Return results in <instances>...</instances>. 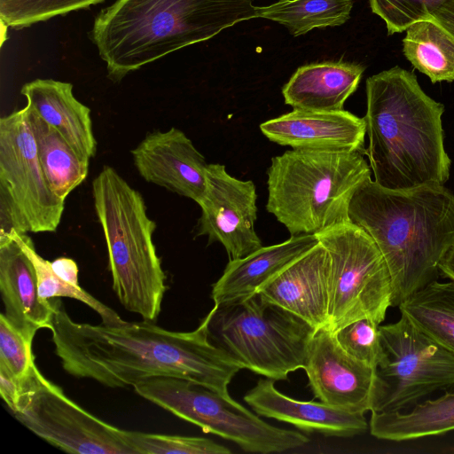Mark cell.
Returning a JSON list of instances; mask_svg holds the SVG:
<instances>
[{
	"label": "cell",
	"mask_w": 454,
	"mask_h": 454,
	"mask_svg": "<svg viewBox=\"0 0 454 454\" xmlns=\"http://www.w3.org/2000/svg\"><path fill=\"white\" fill-rule=\"evenodd\" d=\"M445 389L441 396L417 403L408 411L372 412L371 434L401 442L454 430V384Z\"/></svg>",
	"instance_id": "cell-23"
},
{
	"label": "cell",
	"mask_w": 454,
	"mask_h": 454,
	"mask_svg": "<svg viewBox=\"0 0 454 454\" xmlns=\"http://www.w3.org/2000/svg\"><path fill=\"white\" fill-rule=\"evenodd\" d=\"M13 416L34 434L72 454H135L127 430L121 429L82 409L37 366L23 380Z\"/></svg>",
	"instance_id": "cell-12"
},
{
	"label": "cell",
	"mask_w": 454,
	"mask_h": 454,
	"mask_svg": "<svg viewBox=\"0 0 454 454\" xmlns=\"http://www.w3.org/2000/svg\"><path fill=\"white\" fill-rule=\"evenodd\" d=\"M352 7V0H282L256 6L255 17L278 22L298 36L314 28L344 24L350 18Z\"/></svg>",
	"instance_id": "cell-27"
},
{
	"label": "cell",
	"mask_w": 454,
	"mask_h": 454,
	"mask_svg": "<svg viewBox=\"0 0 454 454\" xmlns=\"http://www.w3.org/2000/svg\"><path fill=\"white\" fill-rule=\"evenodd\" d=\"M429 20L441 25L454 38V0H446Z\"/></svg>",
	"instance_id": "cell-36"
},
{
	"label": "cell",
	"mask_w": 454,
	"mask_h": 454,
	"mask_svg": "<svg viewBox=\"0 0 454 454\" xmlns=\"http://www.w3.org/2000/svg\"><path fill=\"white\" fill-rule=\"evenodd\" d=\"M139 175L199 203L207 188L208 164L192 140L179 129L149 133L131 151Z\"/></svg>",
	"instance_id": "cell-15"
},
{
	"label": "cell",
	"mask_w": 454,
	"mask_h": 454,
	"mask_svg": "<svg viewBox=\"0 0 454 454\" xmlns=\"http://www.w3.org/2000/svg\"><path fill=\"white\" fill-rule=\"evenodd\" d=\"M348 217L386 261L391 307L436 280L440 262L454 245V194L443 185L395 191L369 178L354 193Z\"/></svg>",
	"instance_id": "cell-2"
},
{
	"label": "cell",
	"mask_w": 454,
	"mask_h": 454,
	"mask_svg": "<svg viewBox=\"0 0 454 454\" xmlns=\"http://www.w3.org/2000/svg\"><path fill=\"white\" fill-rule=\"evenodd\" d=\"M92 195L113 289L127 310L155 322L167 289L153 241L156 223L147 215L142 195L110 166H104L93 180Z\"/></svg>",
	"instance_id": "cell-6"
},
{
	"label": "cell",
	"mask_w": 454,
	"mask_h": 454,
	"mask_svg": "<svg viewBox=\"0 0 454 454\" xmlns=\"http://www.w3.org/2000/svg\"><path fill=\"white\" fill-rule=\"evenodd\" d=\"M253 0H116L96 17L90 36L108 76L129 73L222 30L256 18Z\"/></svg>",
	"instance_id": "cell-4"
},
{
	"label": "cell",
	"mask_w": 454,
	"mask_h": 454,
	"mask_svg": "<svg viewBox=\"0 0 454 454\" xmlns=\"http://www.w3.org/2000/svg\"><path fill=\"white\" fill-rule=\"evenodd\" d=\"M364 71L360 64L342 61L300 67L282 88L285 103L297 110L341 111Z\"/></svg>",
	"instance_id": "cell-22"
},
{
	"label": "cell",
	"mask_w": 454,
	"mask_h": 454,
	"mask_svg": "<svg viewBox=\"0 0 454 454\" xmlns=\"http://www.w3.org/2000/svg\"><path fill=\"white\" fill-rule=\"evenodd\" d=\"M446 0H369L372 12L385 21L388 35L405 31L429 20Z\"/></svg>",
	"instance_id": "cell-31"
},
{
	"label": "cell",
	"mask_w": 454,
	"mask_h": 454,
	"mask_svg": "<svg viewBox=\"0 0 454 454\" xmlns=\"http://www.w3.org/2000/svg\"><path fill=\"white\" fill-rule=\"evenodd\" d=\"M23 380L17 378L0 364V394L12 412L17 410L22 392Z\"/></svg>",
	"instance_id": "cell-34"
},
{
	"label": "cell",
	"mask_w": 454,
	"mask_h": 454,
	"mask_svg": "<svg viewBox=\"0 0 454 454\" xmlns=\"http://www.w3.org/2000/svg\"><path fill=\"white\" fill-rule=\"evenodd\" d=\"M27 105L45 122L58 130L83 158L97 152L90 108L73 93L70 82L53 79H35L20 90Z\"/></svg>",
	"instance_id": "cell-21"
},
{
	"label": "cell",
	"mask_w": 454,
	"mask_h": 454,
	"mask_svg": "<svg viewBox=\"0 0 454 454\" xmlns=\"http://www.w3.org/2000/svg\"><path fill=\"white\" fill-rule=\"evenodd\" d=\"M403 39V51L413 67L433 83L454 81V38L433 20L411 25Z\"/></svg>",
	"instance_id": "cell-25"
},
{
	"label": "cell",
	"mask_w": 454,
	"mask_h": 454,
	"mask_svg": "<svg viewBox=\"0 0 454 454\" xmlns=\"http://www.w3.org/2000/svg\"><path fill=\"white\" fill-rule=\"evenodd\" d=\"M439 270L446 278L454 280V245L440 262Z\"/></svg>",
	"instance_id": "cell-37"
},
{
	"label": "cell",
	"mask_w": 454,
	"mask_h": 454,
	"mask_svg": "<svg viewBox=\"0 0 454 454\" xmlns=\"http://www.w3.org/2000/svg\"><path fill=\"white\" fill-rule=\"evenodd\" d=\"M52 303L55 353L74 377L109 387L173 377L229 395V384L242 369L209 340L204 318L192 332L168 331L145 320L91 325L74 321L59 298Z\"/></svg>",
	"instance_id": "cell-1"
},
{
	"label": "cell",
	"mask_w": 454,
	"mask_h": 454,
	"mask_svg": "<svg viewBox=\"0 0 454 454\" xmlns=\"http://www.w3.org/2000/svg\"><path fill=\"white\" fill-rule=\"evenodd\" d=\"M372 412L403 411L431 393L454 384V353L405 315L380 325Z\"/></svg>",
	"instance_id": "cell-10"
},
{
	"label": "cell",
	"mask_w": 454,
	"mask_h": 454,
	"mask_svg": "<svg viewBox=\"0 0 454 454\" xmlns=\"http://www.w3.org/2000/svg\"><path fill=\"white\" fill-rule=\"evenodd\" d=\"M366 153L374 182L389 190L443 185L450 159L443 146L442 104L416 75L394 67L366 80Z\"/></svg>",
	"instance_id": "cell-3"
},
{
	"label": "cell",
	"mask_w": 454,
	"mask_h": 454,
	"mask_svg": "<svg viewBox=\"0 0 454 454\" xmlns=\"http://www.w3.org/2000/svg\"><path fill=\"white\" fill-rule=\"evenodd\" d=\"M279 1H282V0H279Z\"/></svg>",
	"instance_id": "cell-38"
},
{
	"label": "cell",
	"mask_w": 454,
	"mask_h": 454,
	"mask_svg": "<svg viewBox=\"0 0 454 454\" xmlns=\"http://www.w3.org/2000/svg\"><path fill=\"white\" fill-rule=\"evenodd\" d=\"M104 0H0V20L22 28L72 11L87 8Z\"/></svg>",
	"instance_id": "cell-29"
},
{
	"label": "cell",
	"mask_w": 454,
	"mask_h": 454,
	"mask_svg": "<svg viewBox=\"0 0 454 454\" xmlns=\"http://www.w3.org/2000/svg\"><path fill=\"white\" fill-rule=\"evenodd\" d=\"M329 256L319 243L298 257L269 281L257 294L298 317L316 331L329 320Z\"/></svg>",
	"instance_id": "cell-16"
},
{
	"label": "cell",
	"mask_w": 454,
	"mask_h": 454,
	"mask_svg": "<svg viewBox=\"0 0 454 454\" xmlns=\"http://www.w3.org/2000/svg\"><path fill=\"white\" fill-rule=\"evenodd\" d=\"M318 243L316 235L291 236L287 240L262 247L248 255L229 260L223 273L212 286L215 304L248 298L280 270Z\"/></svg>",
	"instance_id": "cell-20"
},
{
	"label": "cell",
	"mask_w": 454,
	"mask_h": 454,
	"mask_svg": "<svg viewBox=\"0 0 454 454\" xmlns=\"http://www.w3.org/2000/svg\"><path fill=\"white\" fill-rule=\"evenodd\" d=\"M303 370L319 402L348 412L371 411L374 367L348 355L329 329L313 334Z\"/></svg>",
	"instance_id": "cell-14"
},
{
	"label": "cell",
	"mask_w": 454,
	"mask_h": 454,
	"mask_svg": "<svg viewBox=\"0 0 454 454\" xmlns=\"http://www.w3.org/2000/svg\"><path fill=\"white\" fill-rule=\"evenodd\" d=\"M271 142L293 149L364 152V118L350 112L294 109L260 124Z\"/></svg>",
	"instance_id": "cell-17"
},
{
	"label": "cell",
	"mask_w": 454,
	"mask_h": 454,
	"mask_svg": "<svg viewBox=\"0 0 454 454\" xmlns=\"http://www.w3.org/2000/svg\"><path fill=\"white\" fill-rule=\"evenodd\" d=\"M14 239L31 260L37 278L38 294L41 298L50 300L67 297L80 301L96 311L102 323L117 325L124 320L111 308L94 298L81 286L71 285L61 279L52 270L51 262L43 258L27 233L12 232Z\"/></svg>",
	"instance_id": "cell-28"
},
{
	"label": "cell",
	"mask_w": 454,
	"mask_h": 454,
	"mask_svg": "<svg viewBox=\"0 0 454 454\" xmlns=\"http://www.w3.org/2000/svg\"><path fill=\"white\" fill-rule=\"evenodd\" d=\"M26 106L44 176L51 191L66 200L86 179L90 160L80 155L58 130Z\"/></svg>",
	"instance_id": "cell-24"
},
{
	"label": "cell",
	"mask_w": 454,
	"mask_h": 454,
	"mask_svg": "<svg viewBox=\"0 0 454 454\" xmlns=\"http://www.w3.org/2000/svg\"><path fill=\"white\" fill-rule=\"evenodd\" d=\"M398 308L418 328L454 353V280L432 281Z\"/></svg>",
	"instance_id": "cell-26"
},
{
	"label": "cell",
	"mask_w": 454,
	"mask_h": 454,
	"mask_svg": "<svg viewBox=\"0 0 454 454\" xmlns=\"http://www.w3.org/2000/svg\"><path fill=\"white\" fill-rule=\"evenodd\" d=\"M0 364L19 379H26L36 367L32 342L0 315Z\"/></svg>",
	"instance_id": "cell-33"
},
{
	"label": "cell",
	"mask_w": 454,
	"mask_h": 454,
	"mask_svg": "<svg viewBox=\"0 0 454 454\" xmlns=\"http://www.w3.org/2000/svg\"><path fill=\"white\" fill-rule=\"evenodd\" d=\"M256 189L253 181L231 176L225 166L208 164L207 188L198 203L201 215L196 236H207L208 244L219 242L229 260L245 257L262 247L254 223Z\"/></svg>",
	"instance_id": "cell-13"
},
{
	"label": "cell",
	"mask_w": 454,
	"mask_h": 454,
	"mask_svg": "<svg viewBox=\"0 0 454 454\" xmlns=\"http://www.w3.org/2000/svg\"><path fill=\"white\" fill-rule=\"evenodd\" d=\"M65 200L44 176L27 106L0 119V236L54 232Z\"/></svg>",
	"instance_id": "cell-11"
},
{
	"label": "cell",
	"mask_w": 454,
	"mask_h": 454,
	"mask_svg": "<svg viewBox=\"0 0 454 454\" xmlns=\"http://www.w3.org/2000/svg\"><path fill=\"white\" fill-rule=\"evenodd\" d=\"M274 383L271 379H260L244 395V401L260 416L326 436L351 437L369 427L364 413L348 412L322 402L295 400L279 392Z\"/></svg>",
	"instance_id": "cell-19"
},
{
	"label": "cell",
	"mask_w": 454,
	"mask_h": 454,
	"mask_svg": "<svg viewBox=\"0 0 454 454\" xmlns=\"http://www.w3.org/2000/svg\"><path fill=\"white\" fill-rule=\"evenodd\" d=\"M51 265L53 271L61 279L75 286H80L78 280V266L73 259L59 257L51 262Z\"/></svg>",
	"instance_id": "cell-35"
},
{
	"label": "cell",
	"mask_w": 454,
	"mask_h": 454,
	"mask_svg": "<svg viewBox=\"0 0 454 454\" xmlns=\"http://www.w3.org/2000/svg\"><path fill=\"white\" fill-rule=\"evenodd\" d=\"M141 397L209 433L253 453H278L302 447L307 435L274 427L233 400L192 381L156 377L133 386Z\"/></svg>",
	"instance_id": "cell-8"
},
{
	"label": "cell",
	"mask_w": 454,
	"mask_h": 454,
	"mask_svg": "<svg viewBox=\"0 0 454 454\" xmlns=\"http://www.w3.org/2000/svg\"><path fill=\"white\" fill-rule=\"evenodd\" d=\"M0 292L4 315L27 340L51 328L52 299L40 297L34 265L12 233L0 236Z\"/></svg>",
	"instance_id": "cell-18"
},
{
	"label": "cell",
	"mask_w": 454,
	"mask_h": 454,
	"mask_svg": "<svg viewBox=\"0 0 454 454\" xmlns=\"http://www.w3.org/2000/svg\"><path fill=\"white\" fill-rule=\"evenodd\" d=\"M359 151L292 149L271 158L266 209L291 236L348 223L350 200L371 178Z\"/></svg>",
	"instance_id": "cell-5"
},
{
	"label": "cell",
	"mask_w": 454,
	"mask_h": 454,
	"mask_svg": "<svg viewBox=\"0 0 454 454\" xmlns=\"http://www.w3.org/2000/svg\"><path fill=\"white\" fill-rule=\"evenodd\" d=\"M316 236L329 256V320L335 333L362 318L381 324L392 306V282L386 261L372 237L351 222Z\"/></svg>",
	"instance_id": "cell-9"
},
{
	"label": "cell",
	"mask_w": 454,
	"mask_h": 454,
	"mask_svg": "<svg viewBox=\"0 0 454 454\" xmlns=\"http://www.w3.org/2000/svg\"><path fill=\"white\" fill-rule=\"evenodd\" d=\"M209 340L242 369L273 380H287L303 369L308 346L316 330L294 314L248 298L215 304L204 317Z\"/></svg>",
	"instance_id": "cell-7"
},
{
	"label": "cell",
	"mask_w": 454,
	"mask_h": 454,
	"mask_svg": "<svg viewBox=\"0 0 454 454\" xmlns=\"http://www.w3.org/2000/svg\"><path fill=\"white\" fill-rule=\"evenodd\" d=\"M135 454H229L231 450L214 441L183 436L127 431Z\"/></svg>",
	"instance_id": "cell-30"
},
{
	"label": "cell",
	"mask_w": 454,
	"mask_h": 454,
	"mask_svg": "<svg viewBox=\"0 0 454 454\" xmlns=\"http://www.w3.org/2000/svg\"><path fill=\"white\" fill-rule=\"evenodd\" d=\"M380 325L372 319L362 318L344 325L333 333L348 355L375 367L380 349Z\"/></svg>",
	"instance_id": "cell-32"
}]
</instances>
